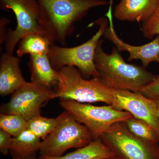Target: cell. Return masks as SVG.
Here are the masks:
<instances>
[{
    "mask_svg": "<svg viewBox=\"0 0 159 159\" xmlns=\"http://www.w3.org/2000/svg\"><path fill=\"white\" fill-rule=\"evenodd\" d=\"M40 7L39 23L43 35L51 43L64 47L73 34L75 23L94 7L105 6L106 0H38Z\"/></svg>",
    "mask_w": 159,
    "mask_h": 159,
    "instance_id": "1",
    "label": "cell"
},
{
    "mask_svg": "<svg viewBox=\"0 0 159 159\" xmlns=\"http://www.w3.org/2000/svg\"><path fill=\"white\" fill-rule=\"evenodd\" d=\"M102 40H99L94 61L99 74L97 79L104 85L111 89L138 93L157 77L143 66L125 62L116 48L110 54H107L102 49Z\"/></svg>",
    "mask_w": 159,
    "mask_h": 159,
    "instance_id": "2",
    "label": "cell"
},
{
    "mask_svg": "<svg viewBox=\"0 0 159 159\" xmlns=\"http://www.w3.org/2000/svg\"><path fill=\"white\" fill-rule=\"evenodd\" d=\"M54 99L74 100L81 103L103 102L113 106L111 89L96 78H83L77 68L65 66L58 71V82Z\"/></svg>",
    "mask_w": 159,
    "mask_h": 159,
    "instance_id": "3",
    "label": "cell"
},
{
    "mask_svg": "<svg viewBox=\"0 0 159 159\" xmlns=\"http://www.w3.org/2000/svg\"><path fill=\"white\" fill-rule=\"evenodd\" d=\"M99 25L97 33L90 39L80 45L66 48L51 43L48 56L52 67L58 71L64 67L77 68L83 77L98 78L99 77L95 64V51L100 38L108 25V20L101 18L96 21Z\"/></svg>",
    "mask_w": 159,
    "mask_h": 159,
    "instance_id": "4",
    "label": "cell"
},
{
    "mask_svg": "<svg viewBox=\"0 0 159 159\" xmlns=\"http://www.w3.org/2000/svg\"><path fill=\"white\" fill-rule=\"evenodd\" d=\"M57 117L56 127L42 141L40 156H61L68 149L82 148L93 140L87 127L77 122L68 112L65 111Z\"/></svg>",
    "mask_w": 159,
    "mask_h": 159,
    "instance_id": "5",
    "label": "cell"
},
{
    "mask_svg": "<svg viewBox=\"0 0 159 159\" xmlns=\"http://www.w3.org/2000/svg\"><path fill=\"white\" fill-rule=\"evenodd\" d=\"M60 105L76 120L85 125L93 140L100 135L114 123L123 122L133 116L126 111H119L112 106H96L74 100H61Z\"/></svg>",
    "mask_w": 159,
    "mask_h": 159,
    "instance_id": "6",
    "label": "cell"
},
{
    "mask_svg": "<svg viewBox=\"0 0 159 159\" xmlns=\"http://www.w3.org/2000/svg\"><path fill=\"white\" fill-rule=\"evenodd\" d=\"M99 138L120 159H159V144L138 139L123 122L114 123Z\"/></svg>",
    "mask_w": 159,
    "mask_h": 159,
    "instance_id": "7",
    "label": "cell"
},
{
    "mask_svg": "<svg viewBox=\"0 0 159 159\" xmlns=\"http://www.w3.org/2000/svg\"><path fill=\"white\" fill-rule=\"evenodd\" d=\"M0 7L3 11L11 10L16 20V29H9L6 34L5 45L7 53L13 54L16 46L28 34L43 35L39 23L40 7L38 0H0Z\"/></svg>",
    "mask_w": 159,
    "mask_h": 159,
    "instance_id": "8",
    "label": "cell"
},
{
    "mask_svg": "<svg viewBox=\"0 0 159 159\" xmlns=\"http://www.w3.org/2000/svg\"><path fill=\"white\" fill-rule=\"evenodd\" d=\"M54 99L51 88L36 83L27 82L12 93L9 102L1 107V113L20 116L27 121L41 116L45 103Z\"/></svg>",
    "mask_w": 159,
    "mask_h": 159,
    "instance_id": "9",
    "label": "cell"
},
{
    "mask_svg": "<svg viewBox=\"0 0 159 159\" xmlns=\"http://www.w3.org/2000/svg\"><path fill=\"white\" fill-rule=\"evenodd\" d=\"M111 92L114 99L112 106L114 108L128 111L135 118L145 121L153 129L159 137L157 105L154 99L148 98L140 92L113 89H111Z\"/></svg>",
    "mask_w": 159,
    "mask_h": 159,
    "instance_id": "10",
    "label": "cell"
},
{
    "mask_svg": "<svg viewBox=\"0 0 159 159\" xmlns=\"http://www.w3.org/2000/svg\"><path fill=\"white\" fill-rule=\"evenodd\" d=\"M106 16L108 18V24L103 35L113 43L119 52L125 51L128 52L129 54V61L140 60L145 67L152 62H157L159 64V35H157L152 41L146 44L131 45L123 42L117 35L114 29L111 9Z\"/></svg>",
    "mask_w": 159,
    "mask_h": 159,
    "instance_id": "11",
    "label": "cell"
},
{
    "mask_svg": "<svg viewBox=\"0 0 159 159\" xmlns=\"http://www.w3.org/2000/svg\"><path fill=\"white\" fill-rule=\"evenodd\" d=\"M18 56L5 52L0 60V94L4 97L13 93L26 83L20 68Z\"/></svg>",
    "mask_w": 159,
    "mask_h": 159,
    "instance_id": "12",
    "label": "cell"
},
{
    "mask_svg": "<svg viewBox=\"0 0 159 159\" xmlns=\"http://www.w3.org/2000/svg\"><path fill=\"white\" fill-rule=\"evenodd\" d=\"M158 2V0H121L114 16L121 21L144 23L153 14Z\"/></svg>",
    "mask_w": 159,
    "mask_h": 159,
    "instance_id": "13",
    "label": "cell"
},
{
    "mask_svg": "<svg viewBox=\"0 0 159 159\" xmlns=\"http://www.w3.org/2000/svg\"><path fill=\"white\" fill-rule=\"evenodd\" d=\"M28 66L31 82L51 88L58 82V71L51 63L48 54L30 55Z\"/></svg>",
    "mask_w": 159,
    "mask_h": 159,
    "instance_id": "14",
    "label": "cell"
},
{
    "mask_svg": "<svg viewBox=\"0 0 159 159\" xmlns=\"http://www.w3.org/2000/svg\"><path fill=\"white\" fill-rule=\"evenodd\" d=\"M114 152L100 138L93 140L89 145L57 157L40 156L39 159H103L114 156Z\"/></svg>",
    "mask_w": 159,
    "mask_h": 159,
    "instance_id": "15",
    "label": "cell"
},
{
    "mask_svg": "<svg viewBox=\"0 0 159 159\" xmlns=\"http://www.w3.org/2000/svg\"><path fill=\"white\" fill-rule=\"evenodd\" d=\"M42 141L27 129L17 136L13 137L10 152L21 157H35L39 151Z\"/></svg>",
    "mask_w": 159,
    "mask_h": 159,
    "instance_id": "16",
    "label": "cell"
},
{
    "mask_svg": "<svg viewBox=\"0 0 159 159\" xmlns=\"http://www.w3.org/2000/svg\"><path fill=\"white\" fill-rule=\"evenodd\" d=\"M51 43L42 34L32 33L26 35L19 42L17 56L22 57L26 54L30 55L48 54Z\"/></svg>",
    "mask_w": 159,
    "mask_h": 159,
    "instance_id": "17",
    "label": "cell"
},
{
    "mask_svg": "<svg viewBox=\"0 0 159 159\" xmlns=\"http://www.w3.org/2000/svg\"><path fill=\"white\" fill-rule=\"evenodd\" d=\"M131 133L143 142L159 144V137L153 128L145 121L134 116L123 121Z\"/></svg>",
    "mask_w": 159,
    "mask_h": 159,
    "instance_id": "18",
    "label": "cell"
},
{
    "mask_svg": "<svg viewBox=\"0 0 159 159\" xmlns=\"http://www.w3.org/2000/svg\"><path fill=\"white\" fill-rule=\"evenodd\" d=\"M57 122V117L48 118L38 116L33 117L28 121L27 129L36 136L44 140L53 131Z\"/></svg>",
    "mask_w": 159,
    "mask_h": 159,
    "instance_id": "19",
    "label": "cell"
},
{
    "mask_svg": "<svg viewBox=\"0 0 159 159\" xmlns=\"http://www.w3.org/2000/svg\"><path fill=\"white\" fill-rule=\"evenodd\" d=\"M28 121L16 115L1 113L0 129L11 135L17 136L27 129Z\"/></svg>",
    "mask_w": 159,
    "mask_h": 159,
    "instance_id": "20",
    "label": "cell"
},
{
    "mask_svg": "<svg viewBox=\"0 0 159 159\" xmlns=\"http://www.w3.org/2000/svg\"><path fill=\"white\" fill-rule=\"evenodd\" d=\"M143 35L148 39H152L155 35H159V0L155 10L150 17L142 24Z\"/></svg>",
    "mask_w": 159,
    "mask_h": 159,
    "instance_id": "21",
    "label": "cell"
},
{
    "mask_svg": "<svg viewBox=\"0 0 159 159\" xmlns=\"http://www.w3.org/2000/svg\"><path fill=\"white\" fill-rule=\"evenodd\" d=\"M148 98L155 99L159 97V75L152 82L146 85L140 91Z\"/></svg>",
    "mask_w": 159,
    "mask_h": 159,
    "instance_id": "22",
    "label": "cell"
},
{
    "mask_svg": "<svg viewBox=\"0 0 159 159\" xmlns=\"http://www.w3.org/2000/svg\"><path fill=\"white\" fill-rule=\"evenodd\" d=\"M13 137L5 131L0 129V152L4 156L10 152Z\"/></svg>",
    "mask_w": 159,
    "mask_h": 159,
    "instance_id": "23",
    "label": "cell"
},
{
    "mask_svg": "<svg viewBox=\"0 0 159 159\" xmlns=\"http://www.w3.org/2000/svg\"><path fill=\"white\" fill-rule=\"evenodd\" d=\"M10 21L9 19L6 17H1L0 20V45L5 43L6 40V26L9 23Z\"/></svg>",
    "mask_w": 159,
    "mask_h": 159,
    "instance_id": "24",
    "label": "cell"
},
{
    "mask_svg": "<svg viewBox=\"0 0 159 159\" xmlns=\"http://www.w3.org/2000/svg\"><path fill=\"white\" fill-rule=\"evenodd\" d=\"M12 159H39L35 157H21L18 156L16 155L11 154Z\"/></svg>",
    "mask_w": 159,
    "mask_h": 159,
    "instance_id": "25",
    "label": "cell"
},
{
    "mask_svg": "<svg viewBox=\"0 0 159 159\" xmlns=\"http://www.w3.org/2000/svg\"><path fill=\"white\" fill-rule=\"evenodd\" d=\"M156 101L157 105V113L159 119V97L158 98H156L154 99Z\"/></svg>",
    "mask_w": 159,
    "mask_h": 159,
    "instance_id": "26",
    "label": "cell"
},
{
    "mask_svg": "<svg viewBox=\"0 0 159 159\" xmlns=\"http://www.w3.org/2000/svg\"><path fill=\"white\" fill-rule=\"evenodd\" d=\"M103 159H120L117 157L116 156H114L106 158H104Z\"/></svg>",
    "mask_w": 159,
    "mask_h": 159,
    "instance_id": "27",
    "label": "cell"
}]
</instances>
